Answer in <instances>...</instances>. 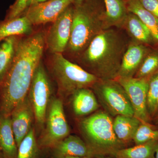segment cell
<instances>
[{
	"instance_id": "cell-1",
	"label": "cell",
	"mask_w": 158,
	"mask_h": 158,
	"mask_svg": "<svg viewBox=\"0 0 158 158\" xmlns=\"http://www.w3.org/2000/svg\"><path fill=\"white\" fill-rule=\"evenodd\" d=\"M45 44V37L41 32L19 38L13 61L0 82L1 116H10L15 108L28 94Z\"/></svg>"
},
{
	"instance_id": "cell-2",
	"label": "cell",
	"mask_w": 158,
	"mask_h": 158,
	"mask_svg": "<svg viewBox=\"0 0 158 158\" xmlns=\"http://www.w3.org/2000/svg\"><path fill=\"white\" fill-rule=\"evenodd\" d=\"M127 48L124 39L118 31L106 29L80 55V60L88 72L99 80H115Z\"/></svg>"
},
{
	"instance_id": "cell-3",
	"label": "cell",
	"mask_w": 158,
	"mask_h": 158,
	"mask_svg": "<svg viewBox=\"0 0 158 158\" xmlns=\"http://www.w3.org/2000/svg\"><path fill=\"white\" fill-rule=\"evenodd\" d=\"M106 29L105 10L95 0L74 5L70 39L66 50L80 56L94 38Z\"/></svg>"
},
{
	"instance_id": "cell-4",
	"label": "cell",
	"mask_w": 158,
	"mask_h": 158,
	"mask_svg": "<svg viewBox=\"0 0 158 158\" xmlns=\"http://www.w3.org/2000/svg\"><path fill=\"white\" fill-rule=\"evenodd\" d=\"M113 123L111 116L102 111L85 117L80 122V130L94 158L109 156L118 150L128 147L116 137Z\"/></svg>"
},
{
	"instance_id": "cell-5",
	"label": "cell",
	"mask_w": 158,
	"mask_h": 158,
	"mask_svg": "<svg viewBox=\"0 0 158 158\" xmlns=\"http://www.w3.org/2000/svg\"><path fill=\"white\" fill-rule=\"evenodd\" d=\"M51 68L62 97L72 95L82 88L93 87L99 79L81 66L70 62L62 53L52 54Z\"/></svg>"
},
{
	"instance_id": "cell-6",
	"label": "cell",
	"mask_w": 158,
	"mask_h": 158,
	"mask_svg": "<svg viewBox=\"0 0 158 158\" xmlns=\"http://www.w3.org/2000/svg\"><path fill=\"white\" fill-rule=\"evenodd\" d=\"M99 104L110 116H134L128 96L116 80H99L92 87Z\"/></svg>"
},
{
	"instance_id": "cell-7",
	"label": "cell",
	"mask_w": 158,
	"mask_h": 158,
	"mask_svg": "<svg viewBox=\"0 0 158 158\" xmlns=\"http://www.w3.org/2000/svg\"><path fill=\"white\" fill-rule=\"evenodd\" d=\"M45 123V130L38 143L40 147L53 148L59 141L69 135L70 129L61 100L56 98L51 99Z\"/></svg>"
},
{
	"instance_id": "cell-8",
	"label": "cell",
	"mask_w": 158,
	"mask_h": 158,
	"mask_svg": "<svg viewBox=\"0 0 158 158\" xmlns=\"http://www.w3.org/2000/svg\"><path fill=\"white\" fill-rule=\"evenodd\" d=\"M51 91L50 82L41 61L34 73L28 93L35 122L40 128L45 124Z\"/></svg>"
},
{
	"instance_id": "cell-9",
	"label": "cell",
	"mask_w": 158,
	"mask_h": 158,
	"mask_svg": "<svg viewBox=\"0 0 158 158\" xmlns=\"http://www.w3.org/2000/svg\"><path fill=\"white\" fill-rule=\"evenodd\" d=\"M150 77L145 78H118L117 80L127 93L134 111V116L143 123H151L147 108V96Z\"/></svg>"
},
{
	"instance_id": "cell-10",
	"label": "cell",
	"mask_w": 158,
	"mask_h": 158,
	"mask_svg": "<svg viewBox=\"0 0 158 158\" xmlns=\"http://www.w3.org/2000/svg\"><path fill=\"white\" fill-rule=\"evenodd\" d=\"M74 5L68 7L53 23L45 40L47 48L52 54L62 53L70 39Z\"/></svg>"
},
{
	"instance_id": "cell-11",
	"label": "cell",
	"mask_w": 158,
	"mask_h": 158,
	"mask_svg": "<svg viewBox=\"0 0 158 158\" xmlns=\"http://www.w3.org/2000/svg\"><path fill=\"white\" fill-rule=\"evenodd\" d=\"M74 3V0H48L29 6L22 15L27 18L33 25L53 23Z\"/></svg>"
},
{
	"instance_id": "cell-12",
	"label": "cell",
	"mask_w": 158,
	"mask_h": 158,
	"mask_svg": "<svg viewBox=\"0 0 158 158\" xmlns=\"http://www.w3.org/2000/svg\"><path fill=\"white\" fill-rule=\"evenodd\" d=\"M11 127L18 148L32 127L34 118V110L28 94L17 105L10 115Z\"/></svg>"
},
{
	"instance_id": "cell-13",
	"label": "cell",
	"mask_w": 158,
	"mask_h": 158,
	"mask_svg": "<svg viewBox=\"0 0 158 158\" xmlns=\"http://www.w3.org/2000/svg\"><path fill=\"white\" fill-rule=\"evenodd\" d=\"M151 50L144 44L136 41L131 43L125 52L116 79L135 77L144 58Z\"/></svg>"
},
{
	"instance_id": "cell-14",
	"label": "cell",
	"mask_w": 158,
	"mask_h": 158,
	"mask_svg": "<svg viewBox=\"0 0 158 158\" xmlns=\"http://www.w3.org/2000/svg\"><path fill=\"white\" fill-rule=\"evenodd\" d=\"M53 148L56 158L64 156L94 158V156L84 140L76 135H69Z\"/></svg>"
},
{
	"instance_id": "cell-15",
	"label": "cell",
	"mask_w": 158,
	"mask_h": 158,
	"mask_svg": "<svg viewBox=\"0 0 158 158\" xmlns=\"http://www.w3.org/2000/svg\"><path fill=\"white\" fill-rule=\"evenodd\" d=\"M122 27L135 41L147 46L156 45L149 29L135 15L128 12Z\"/></svg>"
},
{
	"instance_id": "cell-16",
	"label": "cell",
	"mask_w": 158,
	"mask_h": 158,
	"mask_svg": "<svg viewBox=\"0 0 158 158\" xmlns=\"http://www.w3.org/2000/svg\"><path fill=\"white\" fill-rule=\"evenodd\" d=\"M73 112L77 116L89 115L95 112L99 106L98 101L93 90L90 88H82L72 94Z\"/></svg>"
},
{
	"instance_id": "cell-17",
	"label": "cell",
	"mask_w": 158,
	"mask_h": 158,
	"mask_svg": "<svg viewBox=\"0 0 158 158\" xmlns=\"http://www.w3.org/2000/svg\"><path fill=\"white\" fill-rule=\"evenodd\" d=\"M141 123L135 116L118 115L113 120V130L117 138L128 147Z\"/></svg>"
},
{
	"instance_id": "cell-18",
	"label": "cell",
	"mask_w": 158,
	"mask_h": 158,
	"mask_svg": "<svg viewBox=\"0 0 158 158\" xmlns=\"http://www.w3.org/2000/svg\"><path fill=\"white\" fill-rule=\"evenodd\" d=\"M0 149L4 158H16L18 147L10 116L0 115Z\"/></svg>"
},
{
	"instance_id": "cell-19",
	"label": "cell",
	"mask_w": 158,
	"mask_h": 158,
	"mask_svg": "<svg viewBox=\"0 0 158 158\" xmlns=\"http://www.w3.org/2000/svg\"><path fill=\"white\" fill-rule=\"evenodd\" d=\"M106 28L122 27L128 11L123 0H103Z\"/></svg>"
},
{
	"instance_id": "cell-20",
	"label": "cell",
	"mask_w": 158,
	"mask_h": 158,
	"mask_svg": "<svg viewBox=\"0 0 158 158\" xmlns=\"http://www.w3.org/2000/svg\"><path fill=\"white\" fill-rule=\"evenodd\" d=\"M32 26L27 18L23 15L0 23V40L12 36L29 34L32 32Z\"/></svg>"
},
{
	"instance_id": "cell-21",
	"label": "cell",
	"mask_w": 158,
	"mask_h": 158,
	"mask_svg": "<svg viewBox=\"0 0 158 158\" xmlns=\"http://www.w3.org/2000/svg\"><path fill=\"white\" fill-rule=\"evenodd\" d=\"M158 141H148L118 150L109 157L113 158H156Z\"/></svg>"
},
{
	"instance_id": "cell-22",
	"label": "cell",
	"mask_w": 158,
	"mask_h": 158,
	"mask_svg": "<svg viewBox=\"0 0 158 158\" xmlns=\"http://www.w3.org/2000/svg\"><path fill=\"white\" fill-rule=\"evenodd\" d=\"M129 12L135 15L144 23L152 34L158 45V18L144 9L138 0L124 1Z\"/></svg>"
},
{
	"instance_id": "cell-23",
	"label": "cell",
	"mask_w": 158,
	"mask_h": 158,
	"mask_svg": "<svg viewBox=\"0 0 158 158\" xmlns=\"http://www.w3.org/2000/svg\"><path fill=\"white\" fill-rule=\"evenodd\" d=\"M18 37H8L0 41V82L13 61L19 39Z\"/></svg>"
},
{
	"instance_id": "cell-24",
	"label": "cell",
	"mask_w": 158,
	"mask_h": 158,
	"mask_svg": "<svg viewBox=\"0 0 158 158\" xmlns=\"http://www.w3.org/2000/svg\"><path fill=\"white\" fill-rule=\"evenodd\" d=\"M38 146L34 130L32 128L18 148L16 158H37Z\"/></svg>"
},
{
	"instance_id": "cell-25",
	"label": "cell",
	"mask_w": 158,
	"mask_h": 158,
	"mask_svg": "<svg viewBox=\"0 0 158 158\" xmlns=\"http://www.w3.org/2000/svg\"><path fill=\"white\" fill-rule=\"evenodd\" d=\"M158 105V71L151 76L147 92V110L152 119L157 113Z\"/></svg>"
},
{
	"instance_id": "cell-26",
	"label": "cell",
	"mask_w": 158,
	"mask_h": 158,
	"mask_svg": "<svg viewBox=\"0 0 158 158\" xmlns=\"http://www.w3.org/2000/svg\"><path fill=\"white\" fill-rule=\"evenodd\" d=\"M158 71V50H151L144 58L134 77H147Z\"/></svg>"
},
{
	"instance_id": "cell-27",
	"label": "cell",
	"mask_w": 158,
	"mask_h": 158,
	"mask_svg": "<svg viewBox=\"0 0 158 158\" xmlns=\"http://www.w3.org/2000/svg\"><path fill=\"white\" fill-rule=\"evenodd\" d=\"M158 141V128L152 123L141 122L133 138L135 145L148 141Z\"/></svg>"
},
{
	"instance_id": "cell-28",
	"label": "cell",
	"mask_w": 158,
	"mask_h": 158,
	"mask_svg": "<svg viewBox=\"0 0 158 158\" xmlns=\"http://www.w3.org/2000/svg\"><path fill=\"white\" fill-rule=\"evenodd\" d=\"M31 0H15L11 6L5 19H11L19 17L29 7Z\"/></svg>"
},
{
	"instance_id": "cell-29",
	"label": "cell",
	"mask_w": 158,
	"mask_h": 158,
	"mask_svg": "<svg viewBox=\"0 0 158 158\" xmlns=\"http://www.w3.org/2000/svg\"><path fill=\"white\" fill-rule=\"evenodd\" d=\"M144 9L158 18V0H138Z\"/></svg>"
},
{
	"instance_id": "cell-30",
	"label": "cell",
	"mask_w": 158,
	"mask_h": 158,
	"mask_svg": "<svg viewBox=\"0 0 158 158\" xmlns=\"http://www.w3.org/2000/svg\"><path fill=\"white\" fill-rule=\"evenodd\" d=\"M48 1V0H31V2L29 3V7L32 5H35V4H38V3L43 2L46 1Z\"/></svg>"
},
{
	"instance_id": "cell-31",
	"label": "cell",
	"mask_w": 158,
	"mask_h": 158,
	"mask_svg": "<svg viewBox=\"0 0 158 158\" xmlns=\"http://www.w3.org/2000/svg\"><path fill=\"white\" fill-rule=\"evenodd\" d=\"M152 122L155 125L158 124V111L155 116H154L153 118L152 119Z\"/></svg>"
},
{
	"instance_id": "cell-32",
	"label": "cell",
	"mask_w": 158,
	"mask_h": 158,
	"mask_svg": "<svg viewBox=\"0 0 158 158\" xmlns=\"http://www.w3.org/2000/svg\"><path fill=\"white\" fill-rule=\"evenodd\" d=\"M87 0H74V5H79L80 4H82L84 2H86Z\"/></svg>"
},
{
	"instance_id": "cell-33",
	"label": "cell",
	"mask_w": 158,
	"mask_h": 158,
	"mask_svg": "<svg viewBox=\"0 0 158 158\" xmlns=\"http://www.w3.org/2000/svg\"><path fill=\"white\" fill-rule=\"evenodd\" d=\"M56 158H89L88 157H83L73 156H64Z\"/></svg>"
},
{
	"instance_id": "cell-34",
	"label": "cell",
	"mask_w": 158,
	"mask_h": 158,
	"mask_svg": "<svg viewBox=\"0 0 158 158\" xmlns=\"http://www.w3.org/2000/svg\"><path fill=\"white\" fill-rule=\"evenodd\" d=\"M0 158H4L2 153V151H1V149H0Z\"/></svg>"
},
{
	"instance_id": "cell-35",
	"label": "cell",
	"mask_w": 158,
	"mask_h": 158,
	"mask_svg": "<svg viewBox=\"0 0 158 158\" xmlns=\"http://www.w3.org/2000/svg\"><path fill=\"white\" fill-rule=\"evenodd\" d=\"M94 158H113L112 157H110L109 156H104V157H95Z\"/></svg>"
},
{
	"instance_id": "cell-36",
	"label": "cell",
	"mask_w": 158,
	"mask_h": 158,
	"mask_svg": "<svg viewBox=\"0 0 158 158\" xmlns=\"http://www.w3.org/2000/svg\"><path fill=\"white\" fill-rule=\"evenodd\" d=\"M156 158H158V148L156 153Z\"/></svg>"
},
{
	"instance_id": "cell-37",
	"label": "cell",
	"mask_w": 158,
	"mask_h": 158,
	"mask_svg": "<svg viewBox=\"0 0 158 158\" xmlns=\"http://www.w3.org/2000/svg\"><path fill=\"white\" fill-rule=\"evenodd\" d=\"M158 111V108H157V113Z\"/></svg>"
},
{
	"instance_id": "cell-38",
	"label": "cell",
	"mask_w": 158,
	"mask_h": 158,
	"mask_svg": "<svg viewBox=\"0 0 158 158\" xmlns=\"http://www.w3.org/2000/svg\"><path fill=\"white\" fill-rule=\"evenodd\" d=\"M0 41H1V40H0Z\"/></svg>"
}]
</instances>
